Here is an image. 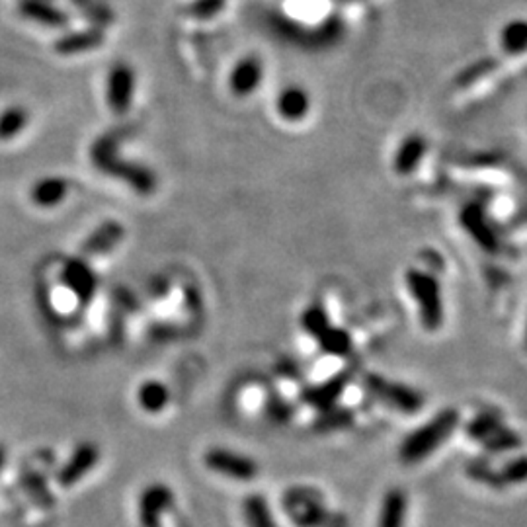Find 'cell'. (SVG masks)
Returning <instances> with one entry per match:
<instances>
[{
	"mask_svg": "<svg viewBox=\"0 0 527 527\" xmlns=\"http://www.w3.org/2000/svg\"><path fill=\"white\" fill-rule=\"evenodd\" d=\"M459 424V412L454 409L442 410L434 416L432 422L424 424L412 432L401 445V459L404 463H419L424 457L432 455L442 445Z\"/></svg>",
	"mask_w": 527,
	"mask_h": 527,
	"instance_id": "1",
	"label": "cell"
},
{
	"mask_svg": "<svg viewBox=\"0 0 527 527\" xmlns=\"http://www.w3.org/2000/svg\"><path fill=\"white\" fill-rule=\"evenodd\" d=\"M404 281L410 298L419 305L422 326L430 333L437 331L444 323V299L436 276L419 268H410L406 272Z\"/></svg>",
	"mask_w": 527,
	"mask_h": 527,
	"instance_id": "2",
	"label": "cell"
},
{
	"mask_svg": "<svg viewBox=\"0 0 527 527\" xmlns=\"http://www.w3.org/2000/svg\"><path fill=\"white\" fill-rule=\"evenodd\" d=\"M366 385L367 391L376 397L377 401H381L389 409L394 410H401L404 414H412V412H419L422 409V397L416 391L404 387V385H397V383H391L381 379L377 376H369L366 379Z\"/></svg>",
	"mask_w": 527,
	"mask_h": 527,
	"instance_id": "3",
	"label": "cell"
},
{
	"mask_svg": "<svg viewBox=\"0 0 527 527\" xmlns=\"http://www.w3.org/2000/svg\"><path fill=\"white\" fill-rule=\"evenodd\" d=\"M203 461L207 469L237 480H250L258 475V465L255 463V461L245 455L229 452V449H223V447L210 449V452L205 454Z\"/></svg>",
	"mask_w": 527,
	"mask_h": 527,
	"instance_id": "4",
	"label": "cell"
},
{
	"mask_svg": "<svg viewBox=\"0 0 527 527\" xmlns=\"http://www.w3.org/2000/svg\"><path fill=\"white\" fill-rule=\"evenodd\" d=\"M285 510L299 527H328L331 515L313 497L291 492L285 498Z\"/></svg>",
	"mask_w": 527,
	"mask_h": 527,
	"instance_id": "5",
	"label": "cell"
},
{
	"mask_svg": "<svg viewBox=\"0 0 527 527\" xmlns=\"http://www.w3.org/2000/svg\"><path fill=\"white\" fill-rule=\"evenodd\" d=\"M174 502V494L167 485H151L141 494L139 500V522L141 527H160V515Z\"/></svg>",
	"mask_w": 527,
	"mask_h": 527,
	"instance_id": "6",
	"label": "cell"
},
{
	"mask_svg": "<svg viewBox=\"0 0 527 527\" xmlns=\"http://www.w3.org/2000/svg\"><path fill=\"white\" fill-rule=\"evenodd\" d=\"M276 109H278V116L285 119L288 124H299L303 122V119L309 117L313 109L311 94L307 88L299 84L285 86L276 100Z\"/></svg>",
	"mask_w": 527,
	"mask_h": 527,
	"instance_id": "7",
	"label": "cell"
},
{
	"mask_svg": "<svg viewBox=\"0 0 527 527\" xmlns=\"http://www.w3.org/2000/svg\"><path fill=\"white\" fill-rule=\"evenodd\" d=\"M428 139L422 134H409L401 145L394 149L393 155V172L399 176H410L420 167V162L426 157Z\"/></svg>",
	"mask_w": 527,
	"mask_h": 527,
	"instance_id": "8",
	"label": "cell"
},
{
	"mask_svg": "<svg viewBox=\"0 0 527 527\" xmlns=\"http://www.w3.org/2000/svg\"><path fill=\"white\" fill-rule=\"evenodd\" d=\"M98 459H100V452H98L94 444H82L76 447L74 454L67 461V465L59 471V485L65 488L74 487L84 475L91 473L98 463Z\"/></svg>",
	"mask_w": 527,
	"mask_h": 527,
	"instance_id": "9",
	"label": "cell"
},
{
	"mask_svg": "<svg viewBox=\"0 0 527 527\" xmlns=\"http://www.w3.org/2000/svg\"><path fill=\"white\" fill-rule=\"evenodd\" d=\"M262 79H264L262 61L256 57H246L235 67L233 76H230V88H233V92L237 96L245 98V96H250L252 92H256Z\"/></svg>",
	"mask_w": 527,
	"mask_h": 527,
	"instance_id": "10",
	"label": "cell"
},
{
	"mask_svg": "<svg viewBox=\"0 0 527 527\" xmlns=\"http://www.w3.org/2000/svg\"><path fill=\"white\" fill-rule=\"evenodd\" d=\"M498 46L508 57L527 53V18H512L498 31Z\"/></svg>",
	"mask_w": 527,
	"mask_h": 527,
	"instance_id": "11",
	"label": "cell"
},
{
	"mask_svg": "<svg viewBox=\"0 0 527 527\" xmlns=\"http://www.w3.org/2000/svg\"><path fill=\"white\" fill-rule=\"evenodd\" d=\"M344 387H346V377L338 376V377L328 379L326 383H323V385L307 389L303 393V401L307 404L315 406V409L318 410H328L333 409L340 394L344 393Z\"/></svg>",
	"mask_w": 527,
	"mask_h": 527,
	"instance_id": "12",
	"label": "cell"
},
{
	"mask_svg": "<svg viewBox=\"0 0 527 527\" xmlns=\"http://www.w3.org/2000/svg\"><path fill=\"white\" fill-rule=\"evenodd\" d=\"M406 520V497L404 492L394 488L383 498L377 527H404Z\"/></svg>",
	"mask_w": 527,
	"mask_h": 527,
	"instance_id": "13",
	"label": "cell"
},
{
	"mask_svg": "<svg viewBox=\"0 0 527 527\" xmlns=\"http://www.w3.org/2000/svg\"><path fill=\"white\" fill-rule=\"evenodd\" d=\"M65 281H67L69 289L76 295V298L88 301L92 298L94 291V276L86 266L79 262H73L71 266L65 272Z\"/></svg>",
	"mask_w": 527,
	"mask_h": 527,
	"instance_id": "14",
	"label": "cell"
},
{
	"mask_svg": "<svg viewBox=\"0 0 527 527\" xmlns=\"http://www.w3.org/2000/svg\"><path fill=\"white\" fill-rule=\"evenodd\" d=\"M131 98V73L125 67H119L112 73L109 81V102L116 112H125Z\"/></svg>",
	"mask_w": 527,
	"mask_h": 527,
	"instance_id": "15",
	"label": "cell"
},
{
	"mask_svg": "<svg viewBox=\"0 0 527 527\" xmlns=\"http://www.w3.org/2000/svg\"><path fill=\"white\" fill-rule=\"evenodd\" d=\"M139 404H141V409L143 410H147V412H160L164 406L168 404V389L162 385V383H159V381H147V383H143L141 385V389H139Z\"/></svg>",
	"mask_w": 527,
	"mask_h": 527,
	"instance_id": "16",
	"label": "cell"
},
{
	"mask_svg": "<svg viewBox=\"0 0 527 527\" xmlns=\"http://www.w3.org/2000/svg\"><path fill=\"white\" fill-rule=\"evenodd\" d=\"M245 518L248 522V527H278L276 522L272 520L266 500L260 494H250L245 500Z\"/></svg>",
	"mask_w": 527,
	"mask_h": 527,
	"instance_id": "17",
	"label": "cell"
},
{
	"mask_svg": "<svg viewBox=\"0 0 527 527\" xmlns=\"http://www.w3.org/2000/svg\"><path fill=\"white\" fill-rule=\"evenodd\" d=\"M318 346H321L326 354L331 356H348L350 350H351V340L348 336L346 331H342V328H333L328 326L326 331L316 338Z\"/></svg>",
	"mask_w": 527,
	"mask_h": 527,
	"instance_id": "18",
	"label": "cell"
},
{
	"mask_svg": "<svg viewBox=\"0 0 527 527\" xmlns=\"http://www.w3.org/2000/svg\"><path fill=\"white\" fill-rule=\"evenodd\" d=\"M65 194H67V184L59 178H49L39 182L31 195H34V202L43 207H51L55 203H59Z\"/></svg>",
	"mask_w": 527,
	"mask_h": 527,
	"instance_id": "19",
	"label": "cell"
},
{
	"mask_svg": "<svg viewBox=\"0 0 527 527\" xmlns=\"http://www.w3.org/2000/svg\"><path fill=\"white\" fill-rule=\"evenodd\" d=\"M482 444H485L487 452L490 454H506V452H514V449H518L522 445V437L514 430H508V428L500 426L498 430H494Z\"/></svg>",
	"mask_w": 527,
	"mask_h": 527,
	"instance_id": "20",
	"label": "cell"
},
{
	"mask_svg": "<svg viewBox=\"0 0 527 527\" xmlns=\"http://www.w3.org/2000/svg\"><path fill=\"white\" fill-rule=\"evenodd\" d=\"M502 426L500 414L498 412H482L477 419L467 426V434L471 439H479V442H485V439Z\"/></svg>",
	"mask_w": 527,
	"mask_h": 527,
	"instance_id": "21",
	"label": "cell"
},
{
	"mask_svg": "<svg viewBox=\"0 0 527 527\" xmlns=\"http://www.w3.org/2000/svg\"><path fill=\"white\" fill-rule=\"evenodd\" d=\"M500 485H522L527 480V457H514L498 473Z\"/></svg>",
	"mask_w": 527,
	"mask_h": 527,
	"instance_id": "22",
	"label": "cell"
},
{
	"mask_svg": "<svg viewBox=\"0 0 527 527\" xmlns=\"http://www.w3.org/2000/svg\"><path fill=\"white\" fill-rule=\"evenodd\" d=\"M301 324L311 336L318 338L328 326H331V321H328V316L321 307H309V309H307L301 316Z\"/></svg>",
	"mask_w": 527,
	"mask_h": 527,
	"instance_id": "23",
	"label": "cell"
},
{
	"mask_svg": "<svg viewBox=\"0 0 527 527\" xmlns=\"http://www.w3.org/2000/svg\"><path fill=\"white\" fill-rule=\"evenodd\" d=\"M323 412L324 414L316 420L318 430H334V428H344L351 420H354V414H351L350 410H344V409H336V410L328 409Z\"/></svg>",
	"mask_w": 527,
	"mask_h": 527,
	"instance_id": "24",
	"label": "cell"
},
{
	"mask_svg": "<svg viewBox=\"0 0 527 527\" xmlns=\"http://www.w3.org/2000/svg\"><path fill=\"white\" fill-rule=\"evenodd\" d=\"M26 125V114L22 109H8L0 117V139H10Z\"/></svg>",
	"mask_w": 527,
	"mask_h": 527,
	"instance_id": "25",
	"label": "cell"
},
{
	"mask_svg": "<svg viewBox=\"0 0 527 527\" xmlns=\"http://www.w3.org/2000/svg\"><path fill=\"white\" fill-rule=\"evenodd\" d=\"M291 414H293V409H291V406L288 402H283L280 399L268 402V416H270L272 420L285 422V420H289Z\"/></svg>",
	"mask_w": 527,
	"mask_h": 527,
	"instance_id": "26",
	"label": "cell"
},
{
	"mask_svg": "<svg viewBox=\"0 0 527 527\" xmlns=\"http://www.w3.org/2000/svg\"><path fill=\"white\" fill-rule=\"evenodd\" d=\"M469 473L473 475L475 479H479V480L488 482V485L502 487L500 485V479H498V473H492V471L485 463H473V465L469 467Z\"/></svg>",
	"mask_w": 527,
	"mask_h": 527,
	"instance_id": "27",
	"label": "cell"
},
{
	"mask_svg": "<svg viewBox=\"0 0 527 527\" xmlns=\"http://www.w3.org/2000/svg\"><path fill=\"white\" fill-rule=\"evenodd\" d=\"M4 459H6V454H4V447L0 445V471H3L4 467Z\"/></svg>",
	"mask_w": 527,
	"mask_h": 527,
	"instance_id": "28",
	"label": "cell"
},
{
	"mask_svg": "<svg viewBox=\"0 0 527 527\" xmlns=\"http://www.w3.org/2000/svg\"><path fill=\"white\" fill-rule=\"evenodd\" d=\"M525 348H527V326H525Z\"/></svg>",
	"mask_w": 527,
	"mask_h": 527,
	"instance_id": "29",
	"label": "cell"
}]
</instances>
